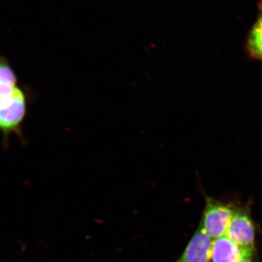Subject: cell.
<instances>
[{"instance_id":"cell-1","label":"cell","mask_w":262,"mask_h":262,"mask_svg":"<svg viewBox=\"0 0 262 262\" xmlns=\"http://www.w3.org/2000/svg\"><path fill=\"white\" fill-rule=\"evenodd\" d=\"M0 126L5 140L12 133L20 134L26 113L25 94L16 79L0 80Z\"/></svg>"},{"instance_id":"cell-7","label":"cell","mask_w":262,"mask_h":262,"mask_svg":"<svg viewBox=\"0 0 262 262\" xmlns=\"http://www.w3.org/2000/svg\"><path fill=\"white\" fill-rule=\"evenodd\" d=\"M251 258H245V259L242 260L240 262H253V261H252Z\"/></svg>"},{"instance_id":"cell-4","label":"cell","mask_w":262,"mask_h":262,"mask_svg":"<svg viewBox=\"0 0 262 262\" xmlns=\"http://www.w3.org/2000/svg\"><path fill=\"white\" fill-rule=\"evenodd\" d=\"M253 254L224 235L212 241L210 261L240 262L245 258H252Z\"/></svg>"},{"instance_id":"cell-6","label":"cell","mask_w":262,"mask_h":262,"mask_svg":"<svg viewBox=\"0 0 262 262\" xmlns=\"http://www.w3.org/2000/svg\"><path fill=\"white\" fill-rule=\"evenodd\" d=\"M247 48L252 57L262 60V15L255 22L249 34Z\"/></svg>"},{"instance_id":"cell-2","label":"cell","mask_w":262,"mask_h":262,"mask_svg":"<svg viewBox=\"0 0 262 262\" xmlns=\"http://www.w3.org/2000/svg\"><path fill=\"white\" fill-rule=\"evenodd\" d=\"M235 208L214 198H206L201 227L213 240L227 233Z\"/></svg>"},{"instance_id":"cell-3","label":"cell","mask_w":262,"mask_h":262,"mask_svg":"<svg viewBox=\"0 0 262 262\" xmlns=\"http://www.w3.org/2000/svg\"><path fill=\"white\" fill-rule=\"evenodd\" d=\"M225 235L241 247L254 253V227L247 209L235 207Z\"/></svg>"},{"instance_id":"cell-5","label":"cell","mask_w":262,"mask_h":262,"mask_svg":"<svg viewBox=\"0 0 262 262\" xmlns=\"http://www.w3.org/2000/svg\"><path fill=\"white\" fill-rule=\"evenodd\" d=\"M213 239L201 226L189 242L186 250L176 262H209Z\"/></svg>"}]
</instances>
